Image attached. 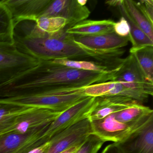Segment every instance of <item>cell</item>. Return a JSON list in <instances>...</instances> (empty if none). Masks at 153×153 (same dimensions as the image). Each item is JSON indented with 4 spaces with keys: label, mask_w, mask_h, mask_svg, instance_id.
Segmentation results:
<instances>
[{
    "label": "cell",
    "mask_w": 153,
    "mask_h": 153,
    "mask_svg": "<svg viewBox=\"0 0 153 153\" xmlns=\"http://www.w3.org/2000/svg\"><path fill=\"white\" fill-rule=\"evenodd\" d=\"M96 97H87L73 106L62 112L51 123L45 133V137L50 140L58 132L87 119L94 106Z\"/></svg>",
    "instance_id": "10"
},
{
    "label": "cell",
    "mask_w": 153,
    "mask_h": 153,
    "mask_svg": "<svg viewBox=\"0 0 153 153\" xmlns=\"http://www.w3.org/2000/svg\"><path fill=\"white\" fill-rule=\"evenodd\" d=\"M91 134V123L87 118L51 137L46 153H60L70 148L82 145Z\"/></svg>",
    "instance_id": "9"
},
{
    "label": "cell",
    "mask_w": 153,
    "mask_h": 153,
    "mask_svg": "<svg viewBox=\"0 0 153 153\" xmlns=\"http://www.w3.org/2000/svg\"><path fill=\"white\" fill-rule=\"evenodd\" d=\"M39 60L19 51L14 43L0 42V84L36 66Z\"/></svg>",
    "instance_id": "5"
},
{
    "label": "cell",
    "mask_w": 153,
    "mask_h": 153,
    "mask_svg": "<svg viewBox=\"0 0 153 153\" xmlns=\"http://www.w3.org/2000/svg\"><path fill=\"white\" fill-rule=\"evenodd\" d=\"M84 93L86 96L100 97L123 96L131 98L133 91L118 81H109L85 87Z\"/></svg>",
    "instance_id": "17"
},
{
    "label": "cell",
    "mask_w": 153,
    "mask_h": 153,
    "mask_svg": "<svg viewBox=\"0 0 153 153\" xmlns=\"http://www.w3.org/2000/svg\"><path fill=\"white\" fill-rule=\"evenodd\" d=\"M101 153H122L116 144L113 143L105 147Z\"/></svg>",
    "instance_id": "29"
},
{
    "label": "cell",
    "mask_w": 153,
    "mask_h": 153,
    "mask_svg": "<svg viewBox=\"0 0 153 153\" xmlns=\"http://www.w3.org/2000/svg\"><path fill=\"white\" fill-rule=\"evenodd\" d=\"M50 124L32 129L25 133L10 132L0 135V153H28L49 141L44 137Z\"/></svg>",
    "instance_id": "6"
},
{
    "label": "cell",
    "mask_w": 153,
    "mask_h": 153,
    "mask_svg": "<svg viewBox=\"0 0 153 153\" xmlns=\"http://www.w3.org/2000/svg\"><path fill=\"white\" fill-rule=\"evenodd\" d=\"M123 7L132 21L153 41V25L142 15L133 0H123Z\"/></svg>",
    "instance_id": "21"
},
{
    "label": "cell",
    "mask_w": 153,
    "mask_h": 153,
    "mask_svg": "<svg viewBox=\"0 0 153 153\" xmlns=\"http://www.w3.org/2000/svg\"><path fill=\"white\" fill-rule=\"evenodd\" d=\"M74 42L82 49L93 53L95 59L109 63L118 60L124 51L122 48L128 45V37L119 36L113 32L93 36H74Z\"/></svg>",
    "instance_id": "4"
},
{
    "label": "cell",
    "mask_w": 153,
    "mask_h": 153,
    "mask_svg": "<svg viewBox=\"0 0 153 153\" xmlns=\"http://www.w3.org/2000/svg\"><path fill=\"white\" fill-rule=\"evenodd\" d=\"M35 21L39 29L50 34L56 33L63 30L67 23L65 19L53 17H40Z\"/></svg>",
    "instance_id": "25"
},
{
    "label": "cell",
    "mask_w": 153,
    "mask_h": 153,
    "mask_svg": "<svg viewBox=\"0 0 153 153\" xmlns=\"http://www.w3.org/2000/svg\"><path fill=\"white\" fill-rule=\"evenodd\" d=\"M118 8L122 16L125 18L129 26V41L131 44V47L130 51L136 50L145 46H153V41H151L149 37L131 19L123 9V4L119 6Z\"/></svg>",
    "instance_id": "20"
},
{
    "label": "cell",
    "mask_w": 153,
    "mask_h": 153,
    "mask_svg": "<svg viewBox=\"0 0 153 153\" xmlns=\"http://www.w3.org/2000/svg\"><path fill=\"white\" fill-rule=\"evenodd\" d=\"M112 81L149 96L153 95V83L149 82L132 53L122 59Z\"/></svg>",
    "instance_id": "8"
},
{
    "label": "cell",
    "mask_w": 153,
    "mask_h": 153,
    "mask_svg": "<svg viewBox=\"0 0 153 153\" xmlns=\"http://www.w3.org/2000/svg\"><path fill=\"white\" fill-rule=\"evenodd\" d=\"M123 0H114V1H108L105 2L107 5L109 6H112V7H117L122 5L123 3Z\"/></svg>",
    "instance_id": "31"
},
{
    "label": "cell",
    "mask_w": 153,
    "mask_h": 153,
    "mask_svg": "<svg viewBox=\"0 0 153 153\" xmlns=\"http://www.w3.org/2000/svg\"><path fill=\"white\" fill-rule=\"evenodd\" d=\"M82 145L70 148L68 149H66V150H64V151H62V152L60 153H75L79 149V148Z\"/></svg>",
    "instance_id": "32"
},
{
    "label": "cell",
    "mask_w": 153,
    "mask_h": 153,
    "mask_svg": "<svg viewBox=\"0 0 153 153\" xmlns=\"http://www.w3.org/2000/svg\"><path fill=\"white\" fill-rule=\"evenodd\" d=\"M78 3L81 6H85L87 1V0H77Z\"/></svg>",
    "instance_id": "33"
},
{
    "label": "cell",
    "mask_w": 153,
    "mask_h": 153,
    "mask_svg": "<svg viewBox=\"0 0 153 153\" xmlns=\"http://www.w3.org/2000/svg\"><path fill=\"white\" fill-rule=\"evenodd\" d=\"M135 102L131 98L123 96L96 97L94 106L89 112L88 119L90 121L102 120L127 108Z\"/></svg>",
    "instance_id": "15"
},
{
    "label": "cell",
    "mask_w": 153,
    "mask_h": 153,
    "mask_svg": "<svg viewBox=\"0 0 153 153\" xmlns=\"http://www.w3.org/2000/svg\"><path fill=\"white\" fill-rule=\"evenodd\" d=\"M86 6H81L77 0H51L41 17H61L67 20V30L86 19L90 15Z\"/></svg>",
    "instance_id": "11"
},
{
    "label": "cell",
    "mask_w": 153,
    "mask_h": 153,
    "mask_svg": "<svg viewBox=\"0 0 153 153\" xmlns=\"http://www.w3.org/2000/svg\"><path fill=\"white\" fill-rule=\"evenodd\" d=\"M135 3L142 15L153 25V0H142L139 1H135Z\"/></svg>",
    "instance_id": "27"
},
{
    "label": "cell",
    "mask_w": 153,
    "mask_h": 153,
    "mask_svg": "<svg viewBox=\"0 0 153 153\" xmlns=\"http://www.w3.org/2000/svg\"><path fill=\"white\" fill-rule=\"evenodd\" d=\"M51 61L53 63L59 65L81 70L106 72L112 70L109 69L107 66L93 62L75 60L69 59H57Z\"/></svg>",
    "instance_id": "24"
},
{
    "label": "cell",
    "mask_w": 153,
    "mask_h": 153,
    "mask_svg": "<svg viewBox=\"0 0 153 153\" xmlns=\"http://www.w3.org/2000/svg\"><path fill=\"white\" fill-rule=\"evenodd\" d=\"M84 87L54 88L26 95L0 98V103L50 109L62 112L87 97Z\"/></svg>",
    "instance_id": "3"
},
{
    "label": "cell",
    "mask_w": 153,
    "mask_h": 153,
    "mask_svg": "<svg viewBox=\"0 0 153 153\" xmlns=\"http://www.w3.org/2000/svg\"><path fill=\"white\" fill-rule=\"evenodd\" d=\"M114 32L121 37H128L130 33L128 23L125 18L122 16L118 22H115L114 25Z\"/></svg>",
    "instance_id": "28"
},
{
    "label": "cell",
    "mask_w": 153,
    "mask_h": 153,
    "mask_svg": "<svg viewBox=\"0 0 153 153\" xmlns=\"http://www.w3.org/2000/svg\"><path fill=\"white\" fill-rule=\"evenodd\" d=\"M94 134H91L75 153H97L105 143Z\"/></svg>",
    "instance_id": "26"
},
{
    "label": "cell",
    "mask_w": 153,
    "mask_h": 153,
    "mask_svg": "<svg viewBox=\"0 0 153 153\" xmlns=\"http://www.w3.org/2000/svg\"><path fill=\"white\" fill-rule=\"evenodd\" d=\"M137 123H122L116 120L112 114L102 120L90 121L92 134L96 135L102 140L119 143L124 140L131 133L142 127L151 116Z\"/></svg>",
    "instance_id": "7"
},
{
    "label": "cell",
    "mask_w": 153,
    "mask_h": 153,
    "mask_svg": "<svg viewBox=\"0 0 153 153\" xmlns=\"http://www.w3.org/2000/svg\"><path fill=\"white\" fill-rule=\"evenodd\" d=\"M14 24L25 20L35 21L42 16L51 0H3Z\"/></svg>",
    "instance_id": "13"
},
{
    "label": "cell",
    "mask_w": 153,
    "mask_h": 153,
    "mask_svg": "<svg viewBox=\"0 0 153 153\" xmlns=\"http://www.w3.org/2000/svg\"><path fill=\"white\" fill-rule=\"evenodd\" d=\"M137 60L147 80L153 83V46H147L130 51Z\"/></svg>",
    "instance_id": "22"
},
{
    "label": "cell",
    "mask_w": 153,
    "mask_h": 153,
    "mask_svg": "<svg viewBox=\"0 0 153 153\" xmlns=\"http://www.w3.org/2000/svg\"><path fill=\"white\" fill-rule=\"evenodd\" d=\"M61 113L46 108L33 107L19 116L9 132L25 133L32 129L50 124Z\"/></svg>",
    "instance_id": "14"
},
{
    "label": "cell",
    "mask_w": 153,
    "mask_h": 153,
    "mask_svg": "<svg viewBox=\"0 0 153 153\" xmlns=\"http://www.w3.org/2000/svg\"><path fill=\"white\" fill-rule=\"evenodd\" d=\"M115 22L111 19L94 20L85 19L65 30L74 36H93L113 33Z\"/></svg>",
    "instance_id": "16"
},
{
    "label": "cell",
    "mask_w": 153,
    "mask_h": 153,
    "mask_svg": "<svg viewBox=\"0 0 153 153\" xmlns=\"http://www.w3.org/2000/svg\"><path fill=\"white\" fill-rule=\"evenodd\" d=\"M14 24L7 8L0 1V42L14 43Z\"/></svg>",
    "instance_id": "23"
},
{
    "label": "cell",
    "mask_w": 153,
    "mask_h": 153,
    "mask_svg": "<svg viewBox=\"0 0 153 153\" xmlns=\"http://www.w3.org/2000/svg\"><path fill=\"white\" fill-rule=\"evenodd\" d=\"M115 144L122 153H153V116L124 140Z\"/></svg>",
    "instance_id": "12"
},
{
    "label": "cell",
    "mask_w": 153,
    "mask_h": 153,
    "mask_svg": "<svg viewBox=\"0 0 153 153\" xmlns=\"http://www.w3.org/2000/svg\"><path fill=\"white\" fill-rule=\"evenodd\" d=\"M74 37L64 29L50 34L36 27L27 36H14V45L21 52L39 60L94 58L93 53L76 44Z\"/></svg>",
    "instance_id": "2"
},
{
    "label": "cell",
    "mask_w": 153,
    "mask_h": 153,
    "mask_svg": "<svg viewBox=\"0 0 153 153\" xmlns=\"http://www.w3.org/2000/svg\"><path fill=\"white\" fill-rule=\"evenodd\" d=\"M50 143L49 141L41 146L36 148L28 153H46L50 146Z\"/></svg>",
    "instance_id": "30"
},
{
    "label": "cell",
    "mask_w": 153,
    "mask_h": 153,
    "mask_svg": "<svg viewBox=\"0 0 153 153\" xmlns=\"http://www.w3.org/2000/svg\"><path fill=\"white\" fill-rule=\"evenodd\" d=\"M118 67L106 72L87 71L40 60L25 74L27 86L34 92L64 87H84L94 84L112 81Z\"/></svg>",
    "instance_id": "1"
},
{
    "label": "cell",
    "mask_w": 153,
    "mask_h": 153,
    "mask_svg": "<svg viewBox=\"0 0 153 153\" xmlns=\"http://www.w3.org/2000/svg\"><path fill=\"white\" fill-rule=\"evenodd\" d=\"M33 107L0 103V135L8 133L19 116Z\"/></svg>",
    "instance_id": "19"
},
{
    "label": "cell",
    "mask_w": 153,
    "mask_h": 153,
    "mask_svg": "<svg viewBox=\"0 0 153 153\" xmlns=\"http://www.w3.org/2000/svg\"><path fill=\"white\" fill-rule=\"evenodd\" d=\"M153 114V110L141 103L135 102L128 107L113 114L114 119L123 123H137L148 119Z\"/></svg>",
    "instance_id": "18"
}]
</instances>
